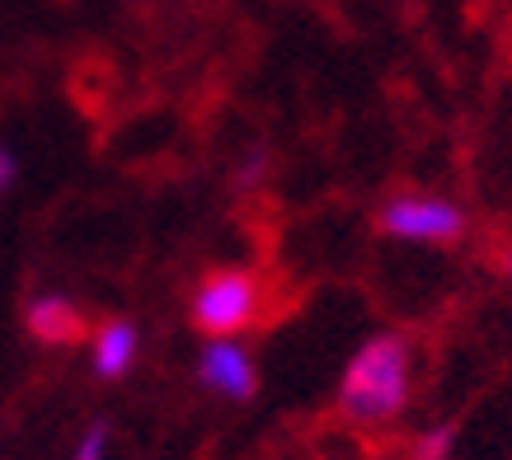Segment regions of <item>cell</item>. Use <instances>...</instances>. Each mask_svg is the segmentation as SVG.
I'll list each match as a JSON object with an SVG mask.
<instances>
[{
	"label": "cell",
	"mask_w": 512,
	"mask_h": 460,
	"mask_svg": "<svg viewBox=\"0 0 512 460\" xmlns=\"http://www.w3.org/2000/svg\"><path fill=\"white\" fill-rule=\"evenodd\" d=\"M414 385V353L404 334H376L353 353L339 381V414L348 423H390L404 414Z\"/></svg>",
	"instance_id": "1"
},
{
	"label": "cell",
	"mask_w": 512,
	"mask_h": 460,
	"mask_svg": "<svg viewBox=\"0 0 512 460\" xmlns=\"http://www.w3.org/2000/svg\"><path fill=\"white\" fill-rule=\"evenodd\" d=\"M268 310H273V296H268V282L254 268H212L193 287L188 320L207 338H235L240 329L264 324Z\"/></svg>",
	"instance_id": "2"
},
{
	"label": "cell",
	"mask_w": 512,
	"mask_h": 460,
	"mask_svg": "<svg viewBox=\"0 0 512 460\" xmlns=\"http://www.w3.org/2000/svg\"><path fill=\"white\" fill-rule=\"evenodd\" d=\"M381 230L400 245H451L461 240L466 216L456 202L437 198V193H395L381 207Z\"/></svg>",
	"instance_id": "3"
},
{
	"label": "cell",
	"mask_w": 512,
	"mask_h": 460,
	"mask_svg": "<svg viewBox=\"0 0 512 460\" xmlns=\"http://www.w3.org/2000/svg\"><path fill=\"white\" fill-rule=\"evenodd\" d=\"M109 320L104 310L85 306V301H71L62 292H43L38 301L24 306V329L33 334L38 348H80L90 343L94 329Z\"/></svg>",
	"instance_id": "4"
},
{
	"label": "cell",
	"mask_w": 512,
	"mask_h": 460,
	"mask_svg": "<svg viewBox=\"0 0 512 460\" xmlns=\"http://www.w3.org/2000/svg\"><path fill=\"white\" fill-rule=\"evenodd\" d=\"M198 381L221 399H235V404H249L259 395V371L249 362V353L235 343V338H212L198 357Z\"/></svg>",
	"instance_id": "5"
},
{
	"label": "cell",
	"mask_w": 512,
	"mask_h": 460,
	"mask_svg": "<svg viewBox=\"0 0 512 460\" xmlns=\"http://www.w3.org/2000/svg\"><path fill=\"white\" fill-rule=\"evenodd\" d=\"M90 348H94V376L99 381H123L127 371H132V362H137V324H127V320H104L99 329H94L90 338Z\"/></svg>",
	"instance_id": "6"
},
{
	"label": "cell",
	"mask_w": 512,
	"mask_h": 460,
	"mask_svg": "<svg viewBox=\"0 0 512 460\" xmlns=\"http://www.w3.org/2000/svg\"><path fill=\"white\" fill-rule=\"evenodd\" d=\"M451 442H456V428H451V423H437V428L414 437L409 460H451Z\"/></svg>",
	"instance_id": "7"
},
{
	"label": "cell",
	"mask_w": 512,
	"mask_h": 460,
	"mask_svg": "<svg viewBox=\"0 0 512 460\" xmlns=\"http://www.w3.org/2000/svg\"><path fill=\"white\" fill-rule=\"evenodd\" d=\"M109 442H113V423L109 418H94L76 446V460H109Z\"/></svg>",
	"instance_id": "8"
},
{
	"label": "cell",
	"mask_w": 512,
	"mask_h": 460,
	"mask_svg": "<svg viewBox=\"0 0 512 460\" xmlns=\"http://www.w3.org/2000/svg\"><path fill=\"white\" fill-rule=\"evenodd\" d=\"M15 184H19V160L10 146H0V202L15 193Z\"/></svg>",
	"instance_id": "9"
}]
</instances>
